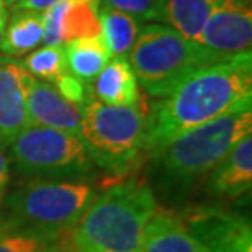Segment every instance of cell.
<instances>
[{"label":"cell","instance_id":"4316f807","mask_svg":"<svg viewBox=\"0 0 252 252\" xmlns=\"http://www.w3.org/2000/svg\"><path fill=\"white\" fill-rule=\"evenodd\" d=\"M46 252H74L72 251V248H70L69 244H49L48 246V249H46Z\"/></svg>","mask_w":252,"mask_h":252},{"label":"cell","instance_id":"52a82bcc","mask_svg":"<svg viewBox=\"0 0 252 252\" xmlns=\"http://www.w3.org/2000/svg\"><path fill=\"white\" fill-rule=\"evenodd\" d=\"M10 158L22 175L34 179H89L94 172L79 136L30 125L8 144Z\"/></svg>","mask_w":252,"mask_h":252},{"label":"cell","instance_id":"5bb4252c","mask_svg":"<svg viewBox=\"0 0 252 252\" xmlns=\"http://www.w3.org/2000/svg\"><path fill=\"white\" fill-rule=\"evenodd\" d=\"M139 252H206V249L179 218L156 211L144 228Z\"/></svg>","mask_w":252,"mask_h":252},{"label":"cell","instance_id":"f1b7e54d","mask_svg":"<svg viewBox=\"0 0 252 252\" xmlns=\"http://www.w3.org/2000/svg\"><path fill=\"white\" fill-rule=\"evenodd\" d=\"M3 226H5V224H3V220H2V218H0V231H2V229H3Z\"/></svg>","mask_w":252,"mask_h":252},{"label":"cell","instance_id":"8fae6325","mask_svg":"<svg viewBox=\"0 0 252 252\" xmlns=\"http://www.w3.org/2000/svg\"><path fill=\"white\" fill-rule=\"evenodd\" d=\"M30 125L46 126L79 136L82 125V110L67 102L51 82L33 79L27 98Z\"/></svg>","mask_w":252,"mask_h":252},{"label":"cell","instance_id":"ac0fdd59","mask_svg":"<svg viewBox=\"0 0 252 252\" xmlns=\"http://www.w3.org/2000/svg\"><path fill=\"white\" fill-rule=\"evenodd\" d=\"M220 0H164V22L191 43H198L205 23Z\"/></svg>","mask_w":252,"mask_h":252},{"label":"cell","instance_id":"484cf974","mask_svg":"<svg viewBox=\"0 0 252 252\" xmlns=\"http://www.w3.org/2000/svg\"><path fill=\"white\" fill-rule=\"evenodd\" d=\"M8 12H7V5L3 3V0H0V43H2L3 32H5V25H7Z\"/></svg>","mask_w":252,"mask_h":252},{"label":"cell","instance_id":"6da1fadb","mask_svg":"<svg viewBox=\"0 0 252 252\" xmlns=\"http://www.w3.org/2000/svg\"><path fill=\"white\" fill-rule=\"evenodd\" d=\"M252 100V54L196 69L146 115L144 151L149 156L175 136L205 125Z\"/></svg>","mask_w":252,"mask_h":252},{"label":"cell","instance_id":"8992f818","mask_svg":"<svg viewBox=\"0 0 252 252\" xmlns=\"http://www.w3.org/2000/svg\"><path fill=\"white\" fill-rule=\"evenodd\" d=\"M126 59L138 82L158 98L167 97L196 69L218 63L200 44L160 23L141 27Z\"/></svg>","mask_w":252,"mask_h":252},{"label":"cell","instance_id":"44dd1931","mask_svg":"<svg viewBox=\"0 0 252 252\" xmlns=\"http://www.w3.org/2000/svg\"><path fill=\"white\" fill-rule=\"evenodd\" d=\"M49 243L28 231L10 228L7 224L0 231V252H46Z\"/></svg>","mask_w":252,"mask_h":252},{"label":"cell","instance_id":"d6986e66","mask_svg":"<svg viewBox=\"0 0 252 252\" xmlns=\"http://www.w3.org/2000/svg\"><path fill=\"white\" fill-rule=\"evenodd\" d=\"M100 2H74L67 8L63 20L64 44L79 38L102 36L98 20Z\"/></svg>","mask_w":252,"mask_h":252},{"label":"cell","instance_id":"9c48e42d","mask_svg":"<svg viewBox=\"0 0 252 252\" xmlns=\"http://www.w3.org/2000/svg\"><path fill=\"white\" fill-rule=\"evenodd\" d=\"M184 226L206 252H252V228L244 216L216 206L185 213Z\"/></svg>","mask_w":252,"mask_h":252},{"label":"cell","instance_id":"30bf717a","mask_svg":"<svg viewBox=\"0 0 252 252\" xmlns=\"http://www.w3.org/2000/svg\"><path fill=\"white\" fill-rule=\"evenodd\" d=\"M33 75L17 58L0 56V146L8 144L30 126L27 98Z\"/></svg>","mask_w":252,"mask_h":252},{"label":"cell","instance_id":"e0dca14e","mask_svg":"<svg viewBox=\"0 0 252 252\" xmlns=\"http://www.w3.org/2000/svg\"><path fill=\"white\" fill-rule=\"evenodd\" d=\"M98 20L102 39L108 49L110 58L126 56L133 48L141 30L139 20L103 2H100L98 7Z\"/></svg>","mask_w":252,"mask_h":252},{"label":"cell","instance_id":"cb8c5ba5","mask_svg":"<svg viewBox=\"0 0 252 252\" xmlns=\"http://www.w3.org/2000/svg\"><path fill=\"white\" fill-rule=\"evenodd\" d=\"M58 0H22L18 5H15L12 8H22V10H30V12L43 13L44 10L51 7L53 3H56Z\"/></svg>","mask_w":252,"mask_h":252},{"label":"cell","instance_id":"4fadbf2b","mask_svg":"<svg viewBox=\"0 0 252 252\" xmlns=\"http://www.w3.org/2000/svg\"><path fill=\"white\" fill-rule=\"evenodd\" d=\"M94 95L107 105L138 107L141 100L139 82L126 56L110 58V61L95 77Z\"/></svg>","mask_w":252,"mask_h":252},{"label":"cell","instance_id":"7a4b0ae2","mask_svg":"<svg viewBox=\"0 0 252 252\" xmlns=\"http://www.w3.org/2000/svg\"><path fill=\"white\" fill-rule=\"evenodd\" d=\"M252 131L251 100L228 113L175 136L149 156L151 174L165 193H180L211 172Z\"/></svg>","mask_w":252,"mask_h":252},{"label":"cell","instance_id":"d4e9b609","mask_svg":"<svg viewBox=\"0 0 252 252\" xmlns=\"http://www.w3.org/2000/svg\"><path fill=\"white\" fill-rule=\"evenodd\" d=\"M10 182V169H8V159L3 154V151L0 149V203H2L5 191H7Z\"/></svg>","mask_w":252,"mask_h":252},{"label":"cell","instance_id":"ffe728a7","mask_svg":"<svg viewBox=\"0 0 252 252\" xmlns=\"http://www.w3.org/2000/svg\"><path fill=\"white\" fill-rule=\"evenodd\" d=\"M23 65L33 77L54 84L59 75L67 70L63 46H44L34 49L23 61Z\"/></svg>","mask_w":252,"mask_h":252},{"label":"cell","instance_id":"7402d4cb","mask_svg":"<svg viewBox=\"0 0 252 252\" xmlns=\"http://www.w3.org/2000/svg\"><path fill=\"white\" fill-rule=\"evenodd\" d=\"M110 7L146 22H164V0H102Z\"/></svg>","mask_w":252,"mask_h":252},{"label":"cell","instance_id":"5b68a950","mask_svg":"<svg viewBox=\"0 0 252 252\" xmlns=\"http://www.w3.org/2000/svg\"><path fill=\"white\" fill-rule=\"evenodd\" d=\"M82 110L79 138L94 165L112 175L133 170L144 153L146 115L138 107H117L90 92Z\"/></svg>","mask_w":252,"mask_h":252},{"label":"cell","instance_id":"83f0119b","mask_svg":"<svg viewBox=\"0 0 252 252\" xmlns=\"http://www.w3.org/2000/svg\"><path fill=\"white\" fill-rule=\"evenodd\" d=\"M20 2H22V0H3V3L7 5V7H10V8L15 7V5H18Z\"/></svg>","mask_w":252,"mask_h":252},{"label":"cell","instance_id":"603a6c76","mask_svg":"<svg viewBox=\"0 0 252 252\" xmlns=\"http://www.w3.org/2000/svg\"><path fill=\"white\" fill-rule=\"evenodd\" d=\"M54 87L59 90V94L74 105H84L87 100L90 90L87 89V84L79 80L75 75H72L69 70L63 72L59 77L54 80Z\"/></svg>","mask_w":252,"mask_h":252},{"label":"cell","instance_id":"277c9868","mask_svg":"<svg viewBox=\"0 0 252 252\" xmlns=\"http://www.w3.org/2000/svg\"><path fill=\"white\" fill-rule=\"evenodd\" d=\"M95 195L87 179H34L3 198V223L54 243L74 228Z\"/></svg>","mask_w":252,"mask_h":252},{"label":"cell","instance_id":"ba28073f","mask_svg":"<svg viewBox=\"0 0 252 252\" xmlns=\"http://www.w3.org/2000/svg\"><path fill=\"white\" fill-rule=\"evenodd\" d=\"M216 61L251 53V0H220L205 23L198 43Z\"/></svg>","mask_w":252,"mask_h":252},{"label":"cell","instance_id":"2e32d148","mask_svg":"<svg viewBox=\"0 0 252 252\" xmlns=\"http://www.w3.org/2000/svg\"><path fill=\"white\" fill-rule=\"evenodd\" d=\"M64 58L69 72L85 84L94 82L100 70L110 61L108 49L102 36L79 38L65 43Z\"/></svg>","mask_w":252,"mask_h":252},{"label":"cell","instance_id":"9a60e30c","mask_svg":"<svg viewBox=\"0 0 252 252\" xmlns=\"http://www.w3.org/2000/svg\"><path fill=\"white\" fill-rule=\"evenodd\" d=\"M43 43V17L41 13L30 10L12 8L8 15L7 25L0 51L8 58H22L25 54L34 51Z\"/></svg>","mask_w":252,"mask_h":252},{"label":"cell","instance_id":"7c38bea8","mask_svg":"<svg viewBox=\"0 0 252 252\" xmlns=\"http://www.w3.org/2000/svg\"><path fill=\"white\" fill-rule=\"evenodd\" d=\"M252 185V136L248 134L210 172L208 190L216 196L238 198Z\"/></svg>","mask_w":252,"mask_h":252},{"label":"cell","instance_id":"3957f363","mask_svg":"<svg viewBox=\"0 0 252 252\" xmlns=\"http://www.w3.org/2000/svg\"><path fill=\"white\" fill-rule=\"evenodd\" d=\"M156 208L154 193L146 184H115L95 195L70 229L69 246L74 252H139Z\"/></svg>","mask_w":252,"mask_h":252}]
</instances>
